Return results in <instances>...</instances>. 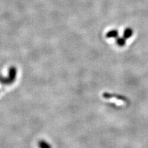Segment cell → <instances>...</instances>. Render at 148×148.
Wrapping results in <instances>:
<instances>
[{
    "label": "cell",
    "mask_w": 148,
    "mask_h": 148,
    "mask_svg": "<svg viewBox=\"0 0 148 148\" xmlns=\"http://www.w3.org/2000/svg\"><path fill=\"white\" fill-rule=\"evenodd\" d=\"M133 31L132 29H130V28H127V29H126L124 30L123 37L127 40V38H130L133 35Z\"/></svg>",
    "instance_id": "1"
},
{
    "label": "cell",
    "mask_w": 148,
    "mask_h": 148,
    "mask_svg": "<svg viewBox=\"0 0 148 148\" xmlns=\"http://www.w3.org/2000/svg\"><path fill=\"white\" fill-rule=\"evenodd\" d=\"M118 34L119 32L117 30H110V32H109L106 35V36L108 38H117L118 37Z\"/></svg>",
    "instance_id": "2"
},
{
    "label": "cell",
    "mask_w": 148,
    "mask_h": 148,
    "mask_svg": "<svg viewBox=\"0 0 148 148\" xmlns=\"http://www.w3.org/2000/svg\"><path fill=\"white\" fill-rule=\"evenodd\" d=\"M116 42H117V45L119 46H120V47H122V46H125V43H126V39L124 38L123 37H122V38H116Z\"/></svg>",
    "instance_id": "3"
},
{
    "label": "cell",
    "mask_w": 148,
    "mask_h": 148,
    "mask_svg": "<svg viewBox=\"0 0 148 148\" xmlns=\"http://www.w3.org/2000/svg\"><path fill=\"white\" fill-rule=\"evenodd\" d=\"M41 147L42 148H51V146H50V145H48L47 143H43V144H42L41 145Z\"/></svg>",
    "instance_id": "4"
}]
</instances>
